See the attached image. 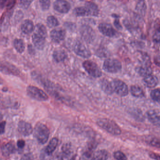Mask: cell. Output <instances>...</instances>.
<instances>
[{
  "label": "cell",
  "mask_w": 160,
  "mask_h": 160,
  "mask_svg": "<svg viewBox=\"0 0 160 160\" xmlns=\"http://www.w3.org/2000/svg\"><path fill=\"white\" fill-rule=\"evenodd\" d=\"M131 93L133 96L137 98H142L144 96V93L142 89L137 85H133L131 87Z\"/></svg>",
  "instance_id": "cb8c5ba5"
},
{
  "label": "cell",
  "mask_w": 160,
  "mask_h": 160,
  "mask_svg": "<svg viewBox=\"0 0 160 160\" xmlns=\"http://www.w3.org/2000/svg\"><path fill=\"white\" fill-rule=\"evenodd\" d=\"M0 72L5 75H11L10 70L6 64L0 63Z\"/></svg>",
  "instance_id": "1f68e13d"
},
{
  "label": "cell",
  "mask_w": 160,
  "mask_h": 160,
  "mask_svg": "<svg viewBox=\"0 0 160 160\" xmlns=\"http://www.w3.org/2000/svg\"><path fill=\"white\" fill-rule=\"evenodd\" d=\"M103 69L105 71L109 73H117L121 70L122 64L118 59L109 58L103 63Z\"/></svg>",
  "instance_id": "277c9868"
},
{
  "label": "cell",
  "mask_w": 160,
  "mask_h": 160,
  "mask_svg": "<svg viewBox=\"0 0 160 160\" xmlns=\"http://www.w3.org/2000/svg\"><path fill=\"white\" fill-rule=\"evenodd\" d=\"M108 158V153L106 150H100L94 154L91 160H107Z\"/></svg>",
  "instance_id": "603a6c76"
},
{
  "label": "cell",
  "mask_w": 160,
  "mask_h": 160,
  "mask_svg": "<svg viewBox=\"0 0 160 160\" xmlns=\"http://www.w3.org/2000/svg\"><path fill=\"white\" fill-rule=\"evenodd\" d=\"M5 121H2L0 123V134H3L5 132L6 126Z\"/></svg>",
  "instance_id": "60d3db41"
},
{
  "label": "cell",
  "mask_w": 160,
  "mask_h": 160,
  "mask_svg": "<svg viewBox=\"0 0 160 160\" xmlns=\"http://www.w3.org/2000/svg\"><path fill=\"white\" fill-rule=\"evenodd\" d=\"M33 22L30 19L24 20L21 25V30L23 34H29L34 30Z\"/></svg>",
  "instance_id": "9a60e30c"
},
{
  "label": "cell",
  "mask_w": 160,
  "mask_h": 160,
  "mask_svg": "<svg viewBox=\"0 0 160 160\" xmlns=\"http://www.w3.org/2000/svg\"><path fill=\"white\" fill-rule=\"evenodd\" d=\"M50 156H51L48 155L45 151V149H44L41 152V155H40V159L41 160H48V157H49Z\"/></svg>",
  "instance_id": "ab89813d"
},
{
  "label": "cell",
  "mask_w": 160,
  "mask_h": 160,
  "mask_svg": "<svg viewBox=\"0 0 160 160\" xmlns=\"http://www.w3.org/2000/svg\"><path fill=\"white\" fill-rule=\"evenodd\" d=\"M149 157L155 160H160V154L157 153H151L149 154Z\"/></svg>",
  "instance_id": "b9f144b4"
},
{
  "label": "cell",
  "mask_w": 160,
  "mask_h": 160,
  "mask_svg": "<svg viewBox=\"0 0 160 160\" xmlns=\"http://www.w3.org/2000/svg\"><path fill=\"white\" fill-rule=\"evenodd\" d=\"M114 23L115 26L118 29H119V30L122 29V26H121V24H120L118 19L117 18L114 21Z\"/></svg>",
  "instance_id": "ee69618b"
},
{
  "label": "cell",
  "mask_w": 160,
  "mask_h": 160,
  "mask_svg": "<svg viewBox=\"0 0 160 160\" xmlns=\"http://www.w3.org/2000/svg\"><path fill=\"white\" fill-rule=\"evenodd\" d=\"M82 34L87 41H91L94 38V32L91 27L88 26H82Z\"/></svg>",
  "instance_id": "e0dca14e"
},
{
  "label": "cell",
  "mask_w": 160,
  "mask_h": 160,
  "mask_svg": "<svg viewBox=\"0 0 160 160\" xmlns=\"http://www.w3.org/2000/svg\"><path fill=\"white\" fill-rule=\"evenodd\" d=\"M4 82V81L3 80L2 78L0 76V85L3 84Z\"/></svg>",
  "instance_id": "7dc6e473"
},
{
  "label": "cell",
  "mask_w": 160,
  "mask_h": 160,
  "mask_svg": "<svg viewBox=\"0 0 160 160\" xmlns=\"http://www.w3.org/2000/svg\"><path fill=\"white\" fill-rule=\"evenodd\" d=\"M74 13L77 16H80V17L88 16L85 7H78L74 9Z\"/></svg>",
  "instance_id": "83f0119b"
},
{
  "label": "cell",
  "mask_w": 160,
  "mask_h": 160,
  "mask_svg": "<svg viewBox=\"0 0 160 160\" xmlns=\"http://www.w3.org/2000/svg\"><path fill=\"white\" fill-rule=\"evenodd\" d=\"M34 33L46 39L48 35L47 28L46 26L41 23H38L36 25L34 28Z\"/></svg>",
  "instance_id": "7402d4cb"
},
{
  "label": "cell",
  "mask_w": 160,
  "mask_h": 160,
  "mask_svg": "<svg viewBox=\"0 0 160 160\" xmlns=\"http://www.w3.org/2000/svg\"><path fill=\"white\" fill-rule=\"evenodd\" d=\"M113 92L120 96H125L128 94V88L125 83L118 79H115L112 82Z\"/></svg>",
  "instance_id": "8992f818"
},
{
  "label": "cell",
  "mask_w": 160,
  "mask_h": 160,
  "mask_svg": "<svg viewBox=\"0 0 160 160\" xmlns=\"http://www.w3.org/2000/svg\"><path fill=\"white\" fill-rule=\"evenodd\" d=\"M39 3L42 10H47L49 8L51 2L49 0H40Z\"/></svg>",
  "instance_id": "836d02e7"
},
{
  "label": "cell",
  "mask_w": 160,
  "mask_h": 160,
  "mask_svg": "<svg viewBox=\"0 0 160 160\" xmlns=\"http://www.w3.org/2000/svg\"><path fill=\"white\" fill-rule=\"evenodd\" d=\"M13 45L17 52L19 53L22 54L25 49L24 41L21 39H15L13 41Z\"/></svg>",
  "instance_id": "44dd1931"
},
{
  "label": "cell",
  "mask_w": 160,
  "mask_h": 160,
  "mask_svg": "<svg viewBox=\"0 0 160 160\" xmlns=\"http://www.w3.org/2000/svg\"><path fill=\"white\" fill-rule=\"evenodd\" d=\"M2 3L3 6L5 5L8 9H10L14 6L15 2L14 1H3Z\"/></svg>",
  "instance_id": "74e56055"
},
{
  "label": "cell",
  "mask_w": 160,
  "mask_h": 160,
  "mask_svg": "<svg viewBox=\"0 0 160 160\" xmlns=\"http://www.w3.org/2000/svg\"><path fill=\"white\" fill-rule=\"evenodd\" d=\"M153 39L157 42H160V26L155 30L153 36Z\"/></svg>",
  "instance_id": "d590c367"
},
{
  "label": "cell",
  "mask_w": 160,
  "mask_h": 160,
  "mask_svg": "<svg viewBox=\"0 0 160 160\" xmlns=\"http://www.w3.org/2000/svg\"><path fill=\"white\" fill-rule=\"evenodd\" d=\"M58 140L56 138H53L51 140L48 146L45 149V151L48 155L51 156L55 151L58 145Z\"/></svg>",
  "instance_id": "ffe728a7"
},
{
  "label": "cell",
  "mask_w": 160,
  "mask_h": 160,
  "mask_svg": "<svg viewBox=\"0 0 160 160\" xmlns=\"http://www.w3.org/2000/svg\"><path fill=\"white\" fill-rule=\"evenodd\" d=\"M34 136L38 142L41 144L46 143L50 136V132L48 127L41 123H38L35 126L33 131Z\"/></svg>",
  "instance_id": "7a4b0ae2"
},
{
  "label": "cell",
  "mask_w": 160,
  "mask_h": 160,
  "mask_svg": "<svg viewBox=\"0 0 160 160\" xmlns=\"http://www.w3.org/2000/svg\"><path fill=\"white\" fill-rule=\"evenodd\" d=\"M47 24L51 28L56 27L60 24L58 19L53 16H50L47 18Z\"/></svg>",
  "instance_id": "4316f807"
},
{
  "label": "cell",
  "mask_w": 160,
  "mask_h": 160,
  "mask_svg": "<svg viewBox=\"0 0 160 160\" xmlns=\"http://www.w3.org/2000/svg\"><path fill=\"white\" fill-rule=\"evenodd\" d=\"M143 81L144 84L149 88L155 87L158 83V79L154 75H150L145 77Z\"/></svg>",
  "instance_id": "ac0fdd59"
},
{
  "label": "cell",
  "mask_w": 160,
  "mask_h": 160,
  "mask_svg": "<svg viewBox=\"0 0 160 160\" xmlns=\"http://www.w3.org/2000/svg\"><path fill=\"white\" fill-rule=\"evenodd\" d=\"M21 160H34L33 156L31 153H27L22 157Z\"/></svg>",
  "instance_id": "f35d334b"
},
{
  "label": "cell",
  "mask_w": 160,
  "mask_h": 160,
  "mask_svg": "<svg viewBox=\"0 0 160 160\" xmlns=\"http://www.w3.org/2000/svg\"><path fill=\"white\" fill-rule=\"evenodd\" d=\"M19 132L24 136H30L33 132L32 127L30 123L24 121H20L18 124Z\"/></svg>",
  "instance_id": "30bf717a"
},
{
  "label": "cell",
  "mask_w": 160,
  "mask_h": 160,
  "mask_svg": "<svg viewBox=\"0 0 160 160\" xmlns=\"http://www.w3.org/2000/svg\"><path fill=\"white\" fill-rule=\"evenodd\" d=\"M66 34V30L62 28H55L53 29L50 33L52 39L57 43L63 40L65 38Z\"/></svg>",
  "instance_id": "8fae6325"
},
{
  "label": "cell",
  "mask_w": 160,
  "mask_h": 160,
  "mask_svg": "<svg viewBox=\"0 0 160 160\" xmlns=\"http://www.w3.org/2000/svg\"><path fill=\"white\" fill-rule=\"evenodd\" d=\"M97 124L101 128L112 135L118 136L121 134V129L119 126L111 119L100 118L97 120Z\"/></svg>",
  "instance_id": "6da1fadb"
},
{
  "label": "cell",
  "mask_w": 160,
  "mask_h": 160,
  "mask_svg": "<svg viewBox=\"0 0 160 160\" xmlns=\"http://www.w3.org/2000/svg\"><path fill=\"white\" fill-rule=\"evenodd\" d=\"M73 50L76 54L83 58H88L91 56L90 50L81 41L77 40L74 43Z\"/></svg>",
  "instance_id": "52a82bcc"
},
{
  "label": "cell",
  "mask_w": 160,
  "mask_h": 160,
  "mask_svg": "<svg viewBox=\"0 0 160 160\" xmlns=\"http://www.w3.org/2000/svg\"><path fill=\"white\" fill-rule=\"evenodd\" d=\"M25 142L23 141V140H19L17 142V146H18V147L19 149H22V148H23V147L25 146Z\"/></svg>",
  "instance_id": "7bdbcfd3"
},
{
  "label": "cell",
  "mask_w": 160,
  "mask_h": 160,
  "mask_svg": "<svg viewBox=\"0 0 160 160\" xmlns=\"http://www.w3.org/2000/svg\"><path fill=\"white\" fill-rule=\"evenodd\" d=\"M62 151L65 156H69L72 152L71 145L69 144V143L64 145L62 147Z\"/></svg>",
  "instance_id": "f546056e"
},
{
  "label": "cell",
  "mask_w": 160,
  "mask_h": 160,
  "mask_svg": "<svg viewBox=\"0 0 160 160\" xmlns=\"http://www.w3.org/2000/svg\"><path fill=\"white\" fill-rule=\"evenodd\" d=\"M28 51H29V53L32 54L33 52V49H32V46H31V45H29L28 46Z\"/></svg>",
  "instance_id": "f6af8a7d"
},
{
  "label": "cell",
  "mask_w": 160,
  "mask_h": 160,
  "mask_svg": "<svg viewBox=\"0 0 160 160\" xmlns=\"http://www.w3.org/2000/svg\"><path fill=\"white\" fill-rule=\"evenodd\" d=\"M32 40L35 47L39 50H43L46 44V39L34 33L32 36Z\"/></svg>",
  "instance_id": "4fadbf2b"
},
{
  "label": "cell",
  "mask_w": 160,
  "mask_h": 160,
  "mask_svg": "<svg viewBox=\"0 0 160 160\" xmlns=\"http://www.w3.org/2000/svg\"><path fill=\"white\" fill-rule=\"evenodd\" d=\"M82 66L85 70L92 77L99 78L101 77L102 72L96 63L90 60H86L83 63Z\"/></svg>",
  "instance_id": "5b68a950"
},
{
  "label": "cell",
  "mask_w": 160,
  "mask_h": 160,
  "mask_svg": "<svg viewBox=\"0 0 160 160\" xmlns=\"http://www.w3.org/2000/svg\"><path fill=\"white\" fill-rule=\"evenodd\" d=\"M32 2V1H28V0L20 1L19 4L22 8H24V9H26V8H29Z\"/></svg>",
  "instance_id": "8d00e7d4"
},
{
  "label": "cell",
  "mask_w": 160,
  "mask_h": 160,
  "mask_svg": "<svg viewBox=\"0 0 160 160\" xmlns=\"http://www.w3.org/2000/svg\"><path fill=\"white\" fill-rule=\"evenodd\" d=\"M53 57L54 60L58 63L63 62L67 57V54L64 50H56L53 52Z\"/></svg>",
  "instance_id": "d6986e66"
},
{
  "label": "cell",
  "mask_w": 160,
  "mask_h": 160,
  "mask_svg": "<svg viewBox=\"0 0 160 160\" xmlns=\"http://www.w3.org/2000/svg\"><path fill=\"white\" fill-rule=\"evenodd\" d=\"M98 29L102 34L109 37H113L117 34L112 25L107 23H100L98 25Z\"/></svg>",
  "instance_id": "ba28073f"
},
{
  "label": "cell",
  "mask_w": 160,
  "mask_h": 160,
  "mask_svg": "<svg viewBox=\"0 0 160 160\" xmlns=\"http://www.w3.org/2000/svg\"><path fill=\"white\" fill-rule=\"evenodd\" d=\"M101 87L102 90L108 95H112L113 93L112 83L107 80H103L102 81Z\"/></svg>",
  "instance_id": "d4e9b609"
},
{
  "label": "cell",
  "mask_w": 160,
  "mask_h": 160,
  "mask_svg": "<svg viewBox=\"0 0 160 160\" xmlns=\"http://www.w3.org/2000/svg\"><path fill=\"white\" fill-rule=\"evenodd\" d=\"M27 95L31 98L38 101H46L48 99V95L36 86L29 85L26 89Z\"/></svg>",
  "instance_id": "3957f363"
},
{
  "label": "cell",
  "mask_w": 160,
  "mask_h": 160,
  "mask_svg": "<svg viewBox=\"0 0 160 160\" xmlns=\"http://www.w3.org/2000/svg\"><path fill=\"white\" fill-rule=\"evenodd\" d=\"M53 8L60 13H66L71 8V5L67 1L57 0L53 3Z\"/></svg>",
  "instance_id": "9c48e42d"
},
{
  "label": "cell",
  "mask_w": 160,
  "mask_h": 160,
  "mask_svg": "<svg viewBox=\"0 0 160 160\" xmlns=\"http://www.w3.org/2000/svg\"><path fill=\"white\" fill-rule=\"evenodd\" d=\"M2 154L5 157H8L11 154L15 153L16 148L15 146L12 143H8L4 145L1 147Z\"/></svg>",
  "instance_id": "2e32d148"
},
{
  "label": "cell",
  "mask_w": 160,
  "mask_h": 160,
  "mask_svg": "<svg viewBox=\"0 0 160 160\" xmlns=\"http://www.w3.org/2000/svg\"><path fill=\"white\" fill-rule=\"evenodd\" d=\"M150 96L154 101L160 102V88H157L152 91Z\"/></svg>",
  "instance_id": "f1b7e54d"
},
{
  "label": "cell",
  "mask_w": 160,
  "mask_h": 160,
  "mask_svg": "<svg viewBox=\"0 0 160 160\" xmlns=\"http://www.w3.org/2000/svg\"><path fill=\"white\" fill-rule=\"evenodd\" d=\"M137 71L140 75L145 77L151 75L152 72L151 68L147 66L140 67L138 68Z\"/></svg>",
  "instance_id": "484cf974"
},
{
  "label": "cell",
  "mask_w": 160,
  "mask_h": 160,
  "mask_svg": "<svg viewBox=\"0 0 160 160\" xmlns=\"http://www.w3.org/2000/svg\"><path fill=\"white\" fill-rule=\"evenodd\" d=\"M113 157L117 160H127L126 155L120 151H116L114 153Z\"/></svg>",
  "instance_id": "4dcf8cb0"
},
{
  "label": "cell",
  "mask_w": 160,
  "mask_h": 160,
  "mask_svg": "<svg viewBox=\"0 0 160 160\" xmlns=\"http://www.w3.org/2000/svg\"><path fill=\"white\" fill-rule=\"evenodd\" d=\"M155 62H156L157 65L160 66V56L157 57L156 59H155Z\"/></svg>",
  "instance_id": "bcb514c9"
},
{
  "label": "cell",
  "mask_w": 160,
  "mask_h": 160,
  "mask_svg": "<svg viewBox=\"0 0 160 160\" xmlns=\"http://www.w3.org/2000/svg\"><path fill=\"white\" fill-rule=\"evenodd\" d=\"M149 144L150 145L154 147L160 148V140L157 138H152L149 140Z\"/></svg>",
  "instance_id": "e575fe53"
},
{
  "label": "cell",
  "mask_w": 160,
  "mask_h": 160,
  "mask_svg": "<svg viewBox=\"0 0 160 160\" xmlns=\"http://www.w3.org/2000/svg\"><path fill=\"white\" fill-rule=\"evenodd\" d=\"M146 116L148 120L153 125L160 127V114L154 110H150L147 112Z\"/></svg>",
  "instance_id": "7c38bea8"
},
{
  "label": "cell",
  "mask_w": 160,
  "mask_h": 160,
  "mask_svg": "<svg viewBox=\"0 0 160 160\" xmlns=\"http://www.w3.org/2000/svg\"><path fill=\"white\" fill-rule=\"evenodd\" d=\"M6 65L8 66V68L10 70L11 75H16V76H18V75H19V70L17 67H16L15 66L8 63H7Z\"/></svg>",
  "instance_id": "d6a6232c"
},
{
  "label": "cell",
  "mask_w": 160,
  "mask_h": 160,
  "mask_svg": "<svg viewBox=\"0 0 160 160\" xmlns=\"http://www.w3.org/2000/svg\"><path fill=\"white\" fill-rule=\"evenodd\" d=\"M88 16H97L99 14V10L97 4L92 2H86L85 4Z\"/></svg>",
  "instance_id": "5bb4252c"
}]
</instances>
